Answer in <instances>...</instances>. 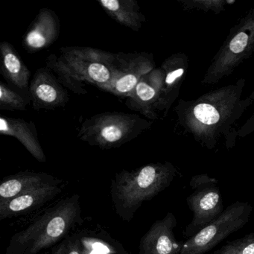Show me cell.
I'll use <instances>...</instances> for the list:
<instances>
[{
  "label": "cell",
  "mask_w": 254,
  "mask_h": 254,
  "mask_svg": "<svg viewBox=\"0 0 254 254\" xmlns=\"http://www.w3.org/2000/svg\"><path fill=\"white\" fill-rule=\"evenodd\" d=\"M254 53V8L230 29L224 44L212 59L202 83L215 84L230 75Z\"/></svg>",
  "instance_id": "5"
},
{
  "label": "cell",
  "mask_w": 254,
  "mask_h": 254,
  "mask_svg": "<svg viewBox=\"0 0 254 254\" xmlns=\"http://www.w3.org/2000/svg\"><path fill=\"white\" fill-rule=\"evenodd\" d=\"M46 66L53 72L64 87L73 92L75 94H87L85 83L75 78V75L69 72V69L58 60V56L56 55L52 54L47 58Z\"/></svg>",
  "instance_id": "20"
},
{
  "label": "cell",
  "mask_w": 254,
  "mask_h": 254,
  "mask_svg": "<svg viewBox=\"0 0 254 254\" xmlns=\"http://www.w3.org/2000/svg\"><path fill=\"white\" fill-rule=\"evenodd\" d=\"M172 163H150L136 170L117 174L111 187V196L117 213L130 221L142 203L170 186L176 175Z\"/></svg>",
  "instance_id": "3"
},
{
  "label": "cell",
  "mask_w": 254,
  "mask_h": 254,
  "mask_svg": "<svg viewBox=\"0 0 254 254\" xmlns=\"http://www.w3.org/2000/svg\"><path fill=\"white\" fill-rule=\"evenodd\" d=\"M0 133L18 139L38 161L44 163L47 157L38 139L35 125L22 119L0 117Z\"/></svg>",
  "instance_id": "16"
},
{
  "label": "cell",
  "mask_w": 254,
  "mask_h": 254,
  "mask_svg": "<svg viewBox=\"0 0 254 254\" xmlns=\"http://www.w3.org/2000/svg\"><path fill=\"white\" fill-rule=\"evenodd\" d=\"M253 206L247 202L236 201L198 233L182 245L179 254H203L213 249L232 233L248 224Z\"/></svg>",
  "instance_id": "7"
},
{
  "label": "cell",
  "mask_w": 254,
  "mask_h": 254,
  "mask_svg": "<svg viewBox=\"0 0 254 254\" xmlns=\"http://www.w3.org/2000/svg\"><path fill=\"white\" fill-rule=\"evenodd\" d=\"M212 254H254V233L227 242Z\"/></svg>",
  "instance_id": "22"
},
{
  "label": "cell",
  "mask_w": 254,
  "mask_h": 254,
  "mask_svg": "<svg viewBox=\"0 0 254 254\" xmlns=\"http://www.w3.org/2000/svg\"><path fill=\"white\" fill-rule=\"evenodd\" d=\"M0 53L2 59V75L13 88L31 99L29 92L30 71L14 47L7 41L0 44Z\"/></svg>",
  "instance_id": "15"
},
{
  "label": "cell",
  "mask_w": 254,
  "mask_h": 254,
  "mask_svg": "<svg viewBox=\"0 0 254 254\" xmlns=\"http://www.w3.org/2000/svg\"><path fill=\"white\" fill-rule=\"evenodd\" d=\"M117 68L109 84L101 90L120 97L130 94L142 77L155 69L152 54L146 53H117Z\"/></svg>",
  "instance_id": "9"
},
{
  "label": "cell",
  "mask_w": 254,
  "mask_h": 254,
  "mask_svg": "<svg viewBox=\"0 0 254 254\" xmlns=\"http://www.w3.org/2000/svg\"><path fill=\"white\" fill-rule=\"evenodd\" d=\"M81 237L78 235H69L45 254H81Z\"/></svg>",
  "instance_id": "24"
},
{
  "label": "cell",
  "mask_w": 254,
  "mask_h": 254,
  "mask_svg": "<svg viewBox=\"0 0 254 254\" xmlns=\"http://www.w3.org/2000/svg\"><path fill=\"white\" fill-rule=\"evenodd\" d=\"M29 92L35 110L64 108L69 101L67 90L47 66L35 72L30 82Z\"/></svg>",
  "instance_id": "11"
},
{
  "label": "cell",
  "mask_w": 254,
  "mask_h": 254,
  "mask_svg": "<svg viewBox=\"0 0 254 254\" xmlns=\"http://www.w3.org/2000/svg\"><path fill=\"white\" fill-rule=\"evenodd\" d=\"M31 99L8 84L0 82V109L26 111Z\"/></svg>",
  "instance_id": "21"
},
{
  "label": "cell",
  "mask_w": 254,
  "mask_h": 254,
  "mask_svg": "<svg viewBox=\"0 0 254 254\" xmlns=\"http://www.w3.org/2000/svg\"><path fill=\"white\" fill-rule=\"evenodd\" d=\"M227 2L226 1H221V0H217V1H196V0H191V1H183L181 3L186 10L188 9H200L203 11H212L215 13H220L224 11V6Z\"/></svg>",
  "instance_id": "25"
},
{
  "label": "cell",
  "mask_w": 254,
  "mask_h": 254,
  "mask_svg": "<svg viewBox=\"0 0 254 254\" xmlns=\"http://www.w3.org/2000/svg\"><path fill=\"white\" fill-rule=\"evenodd\" d=\"M59 180L44 172H24L7 177L0 185V204Z\"/></svg>",
  "instance_id": "17"
},
{
  "label": "cell",
  "mask_w": 254,
  "mask_h": 254,
  "mask_svg": "<svg viewBox=\"0 0 254 254\" xmlns=\"http://www.w3.org/2000/svg\"><path fill=\"white\" fill-rule=\"evenodd\" d=\"M98 2L111 18L132 30L138 32L145 21L135 0H99Z\"/></svg>",
  "instance_id": "19"
},
{
  "label": "cell",
  "mask_w": 254,
  "mask_h": 254,
  "mask_svg": "<svg viewBox=\"0 0 254 254\" xmlns=\"http://www.w3.org/2000/svg\"><path fill=\"white\" fill-rule=\"evenodd\" d=\"M177 224L176 217L171 212L154 222L141 239L139 254H179L182 245L174 234Z\"/></svg>",
  "instance_id": "12"
},
{
  "label": "cell",
  "mask_w": 254,
  "mask_h": 254,
  "mask_svg": "<svg viewBox=\"0 0 254 254\" xmlns=\"http://www.w3.org/2000/svg\"><path fill=\"white\" fill-rule=\"evenodd\" d=\"M81 221L78 194L58 202L27 227L13 235L5 254H38L69 236Z\"/></svg>",
  "instance_id": "2"
},
{
  "label": "cell",
  "mask_w": 254,
  "mask_h": 254,
  "mask_svg": "<svg viewBox=\"0 0 254 254\" xmlns=\"http://www.w3.org/2000/svg\"><path fill=\"white\" fill-rule=\"evenodd\" d=\"M245 80L209 92L190 102L181 101L177 107L180 123L200 143L209 148L219 135L239 120L251 102L242 99Z\"/></svg>",
  "instance_id": "1"
},
{
  "label": "cell",
  "mask_w": 254,
  "mask_h": 254,
  "mask_svg": "<svg viewBox=\"0 0 254 254\" xmlns=\"http://www.w3.org/2000/svg\"><path fill=\"white\" fill-rule=\"evenodd\" d=\"M188 67V59L183 53L173 55L162 64L160 68L164 72L163 105L166 111L178 96Z\"/></svg>",
  "instance_id": "18"
},
{
  "label": "cell",
  "mask_w": 254,
  "mask_h": 254,
  "mask_svg": "<svg viewBox=\"0 0 254 254\" xmlns=\"http://www.w3.org/2000/svg\"><path fill=\"white\" fill-rule=\"evenodd\" d=\"M62 191V181L59 180L17 196L3 204H0V220L33 212L53 200Z\"/></svg>",
  "instance_id": "13"
},
{
  "label": "cell",
  "mask_w": 254,
  "mask_h": 254,
  "mask_svg": "<svg viewBox=\"0 0 254 254\" xmlns=\"http://www.w3.org/2000/svg\"><path fill=\"white\" fill-rule=\"evenodd\" d=\"M58 60L82 82L99 89L109 84L117 68V54L91 47H67L61 49Z\"/></svg>",
  "instance_id": "6"
},
{
  "label": "cell",
  "mask_w": 254,
  "mask_h": 254,
  "mask_svg": "<svg viewBox=\"0 0 254 254\" xmlns=\"http://www.w3.org/2000/svg\"><path fill=\"white\" fill-rule=\"evenodd\" d=\"M163 86V69H154L142 77L133 92L127 96L126 106L133 111H138L148 120H156L157 110H164Z\"/></svg>",
  "instance_id": "10"
},
{
  "label": "cell",
  "mask_w": 254,
  "mask_h": 254,
  "mask_svg": "<svg viewBox=\"0 0 254 254\" xmlns=\"http://www.w3.org/2000/svg\"><path fill=\"white\" fill-rule=\"evenodd\" d=\"M81 254H118L107 242L95 238L81 237Z\"/></svg>",
  "instance_id": "23"
},
{
  "label": "cell",
  "mask_w": 254,
  "mask_h": 254,
  "mask_svg": "<svg viewBox=\"0 0 254 254\" xmlns=\"http://www.w3.org/2000/svg\"><path fill=\"white\" fill-rule=\"evenodd\" d=\"M152 123L137 114L105 112L96 114L81 124L78 137L92 146L111 149L137 137Z\"/></svg>",
  "instance_id": "4"
},
{
  "label": "cell",
  "mask_w": 254,
  "mask_h": 254,
  "mask_svg": "<svg viewBox=\"0 0 254 254\" xmlns=\"http://www.w3.org/2000/svg\"><path fill=\"white\" fill-rule=\"evenodd\" d=\"M60 28V20L56 12L42 8L25 35L23 47L31 53L48 48L59 38Z\"/></svg>",
  "instance_id": "14"
},
{
  "label": "cell",
  "mask_w": 254,
  "mask_h": 254,
  "mask_svg": "<svg viewBox=\"0 0 254 254\" xmlns=\"http://www.w3.org/2000/svg\"><path fill=\"white\" fill-rule=\"evenodd\" d=\"M217 184L215 178L205 174L191 178L190 185L194 191L187 197V203L193 217L186 227V237L194 236L224 212L222 197Z\"/></svg>",
  "instance_id": "8"
}]
</instances>
